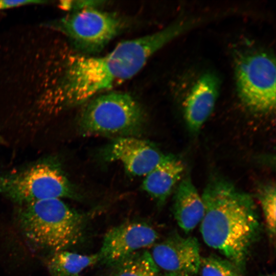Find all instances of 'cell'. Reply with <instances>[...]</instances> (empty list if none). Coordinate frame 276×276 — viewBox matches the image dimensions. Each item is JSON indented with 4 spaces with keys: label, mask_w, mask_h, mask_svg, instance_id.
I'll return each instance as SVG.
<instances>
[{
    "label": "cell",
    "mask_w": 276,
    "mask_h": 276,
    "mask_svg": "<svg viewBox=\"0 0 276 276\" xmlns=\"http://www.w3.org/2000/svg\"><path fill=\"white\" fill-rule=\"evenodd\" d=\"M188 29L185 21L178 20L157 32L122 41L103 56H68L60 75L39 100V109L48 114L56 113L129 79L155 52Z\"/></svg>",
    "instance_id": "6da1fadb"
},
{
    "label": "cell",
    "mask_w": 276,
    "mask_h": 276,
    "mask_svg": "<svg viewBox=\"0 0 276 276\" xmlns=\"http://www.w3.org/2000/svg\"><path fill=\"white\" fill-rule=\"evenodd\" d=\"M201 197L204 214L200 231L204 242L243 271L260 231L254 199L218 175L211 176Z\"/></svg>",
    "instance_id": "7a4b0ae2"
},
{
    "label": "cell",
    "mask_w": 276,
    "mask_h": 276,
    "mask_svg": "<svg viewBox=\"0 0 276 276\" xmlns=\"http://www.w3.org/2000/svg\"><path fill=\"white\" fill-rule=\"evenodd\" d=\"M17 220L31 244L53 253L78 244L83 237L86 226L85 215L60 198L20 205Z\"/></svg>",
    "instance_id": "3957f363"
},
{
    "label": "cell",
    "mask_w": 276,
    "mask_h": 276,
    "mask_svg": "<svg viewBox=\"0 0 276 276\" xmlns=\"http://www.w3.org/2000/svg\"><path fill=\"white\" fill-rule=\"evenodd\" d=\"M81 111L80 133L84 136L103 135L116 138L135 136L144 130L145 112L131 95L111 91L96 96Z\"/></svg>",
    "instance_id": "277c9868"
},
{
    "label": "cell",
    "mask_w": 276,
    "mask_h": 276,
    "mask_svg": "<svg viewBox=\"0 0 276 276\" xmlns=\"http://www.w3.org/2000/svg\"><path fill=\"white\" fill-rule=\"evenodd\" d=\"M0 194L19 205L47 199L78 197L59 160L52 156L0 174Z\"/></svg>",
    "instance_id": "5b68a950"
},
{
    "label": "cell",
    "mask_w": 276,
    "mask_h": 276,
    "mask_svg": "<svg viewBox=\"0 0 276 276\" xmlns=\"http://www.w3.org/2000/svg\"><path fill=\"white\" fill-rule=\"evenodd\" d=\"M118 14L91 8L44 24L66 36L76 49L88 55L102 50L125 28Z\"/></svg>",
    "instance_id": "8992f818"
},
{
    "label": "cell",
    "mask_w": 276,
    "mask_h": 276,
    "mask_svg": "<svg viewBox=\"0 0 276 276\" xmlns=\"http://www.w3.org/2000/svg\"><path fill=\"white\" fill-rule=\"evenodd\" d=\"M235 76L238 94L244 106L259 113L274 110L276 67L271 55L262 51L243 54L236 61Z\"/></svg>",
    "instance_id": "52a82bcc"
},
{
    "label": "cell",
    "mask_w": 276,
    "mask_h": 276,
    "mask_svg": "<svg viewBox=\"0 0 276 276\" xmlns=\"http://www.w3.org/2000/svg\"><path fill=\"white\" fill-rule=\"evenodd\" d=\"M158 234L144 222H127L110 229L105 235L99 255L100 262L113 267L140 249L154 245Z\"/></svg>",
    "instance_id": "ba28073f"
},
{
    "label": "cell",
    "mask_w": 276,
    "mask_h": 276,
    "mask_svg": "<svg viewBox=\"0 0 276 276\" xmlns=\"http://www.w3.org/2000/svg\"><path fill=\"white\" fill-rule=\"evenodd\" d=\"M151 255L159 268L181 276H194L199 271L200 245L194 237L173 233L153 246Z\"/></svg>",
    "instance_id": "9c48e42d"
},
{
    "label": "cell",
    "mask_w": 276,
    "mask_h": 276,
    "mask_svg": "<svg viewBox=\"0 0 276 276\" xmlns=\"http://www.w3.org/2000/svg\"><path fill=\"white\" fill-rule=\"evenodd\" d=\"M102 153L105 160L120 162L133 176H145L166 156L153 144L135 136L116 138Z\"/></svg>",
    "instance_id": "30bf717a"
},
{
    "label": "cell",
    "mask_w": 276,
    "mask_h": 276,
    "mask_svg": "<svg viewBox=\"0 0 276 276\" xmlns=\"http://www.w3.org/2000/svg\"><path fill=\"white\" fill-rule=\"evenodd\" d=\"M220 88L218 77L212 72L201 75L184 103V115L190 131L197 133L212 113Z\"/></svg>",
    "instance_id": "8fae6325"
},
{
    "label": "cell",
    "mask_w": 276,
    "mask_h": 276,
    "mask_svg": "<svg viewBox=\"0 0 276 276\" xmlns=\"http://www.w3.org/2000/svg\"><path fill=\"white\" fill-rule=\"evenodd\" d=\"M184 168L181 159L173 155H166L163 160L145 175L142 188L161 206L180 179Z\"/></svg>",
    "instance_id": "7c38bea8"
},
{
    "label": "cell",
    "mask_w": 276,
    "mask_h": 276,
    "mask_svg": "<svg viewBox=\"0 0 276 276\" xmlns=\"http://www.w3.org/2000/svg\"><path fill=\"white\" fill-rule=\"evenodd\" d=\"M173 210L178 226L186 233L193 231L201 222L204 206L190 176L179 183L174 197Z\"/></svg>",
    "instance_id": "4fadbf2b"
},
{
    "label": "cell",
    "mask_w": 276,
    "mask_h": 276,
    "mask_svg": "<svg viewBox=\"0 0 276 276\" xmlns=\"http://www.w3.org/2000/svg\"><path fill=\"white\" fill-rule=\"evenodd\" d=\"M52 254L47 261L50 276H80L84 269L99 260L98 253L86 255L65 250Z\"/></svg>",
    "instance_id": "5bb4252c"
},
{
    "label": "cell",
    "mask_w": 276,
    "mask_h": 276,
    "mask_svg": "<svg viewBox=\"0 0 276 276\" xmlns=\"http://www.w3.org/2000/svg\"><path fill=\"white\" fill-rule=\"evenodd\" d=\"M108 276H158L159 267L148 250L138 251L118 264Z\"/></svg>",
    "instance_id": "9a60e30c"
},
{
    "label": "cell",
    "mask_w": 276,
    "mask_h": 276,
    "mask_svg": "<svg viewBox=\"0 0 276 276\" xmlns=\"http://www.w3.org/2000/svg\"><path fill=\"white\" fill-rule=\"evenodd\" d=\"M258 196L264 214L269 237L274 239L275 235L276 191L274 184L260 187Z\"/></svg>",
    "instance_id": "2e32d148"
},
{
    "label": "cell",
    "mask_w": 276,
    "mask_h": 276,
    "mask_svg": "<svg viewBox=\"0 0 276 276\" xmlns=\"http://www.w3.org/2000/svg\"><path fill=\"white\" fill-rule=\"evenodd\" d=\"M199 270L202 276H244L232 262L215 256L201 258Z\"/></svg>",
    "instance_id": "e0dca14e"
},
{
    "label": "cell",
    "mask_w": 276,
    "mask_h": 276,
    "mask_svg": "<svg viewBox=\"0 0 276 276\" xmlns=\"http://www.w3.org/2000/svg\"><path fill=\"white\" fill-rule=\"evenodd\" d=\"M105 3L102 1H62L59 2V7L64 10L76 12L83 9L98 8Z\"/></svg>",
    "instance_id": "ac0fdd59"
},
{
    "label": "cell",
    "mask_w": 276,
    "mask_h": 276,
    "mask_svg": "<svg viewBox=\"0 0 276 276\" xmlns=\"http://www.w3.org/2000/svg\"><path fill=\"white\" fill-rule=\"evenodd\" d=\"M40 0H0V10L14 8L30 4L47 3Z\"/></svg>",
    "instance_id": "d6986e66"
},
{
    "label": "cell",
    "mask_w": 276,
    "mask_h": 276,
    "mask_svg": "<svg viewBox=\"0 0 276 276\" xmlns=\"http://www.w3.org/2000/svg\"><path fill=\"white\" fill-rule=\"evenodd\" d=\"M158 276H181V275L174 273H172V272H165L163 273H159Z\"/></svg>",
    "instance_id": "ffe728a7"
},
{
    "label": "cell",
    "mask_w": 276,
    "mask_h": 276,
    "mask_svg": "<svg viewBox=\"0 0 276 276\" xmlns=\"http://www.w3.org/2000/svg\"><path fill=\"white\" fill-rule=\"evenodd\" d=\"M265 276H275V275L273 274H267V275H266Z\"/></svg>",
    "instance_id": "44dd1931"
},
{
    "label": "cell",
    "mask_w": 276,
    "mask_h": 276,
    "mask_svg": "<svg viewBox=\"0 0 276 276\" xmlns=\"http://www.w3.org/2000/svg\"><path fill=\"white\" fill-rule=\"evenodd\" d=\"M2 139L0 137V143H2Z\"/></svg>",
    "instance_id": "7402d4cb"
}]
</instances>
